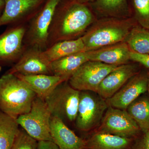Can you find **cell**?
<instances>
[{"label": "cell", "mask_w": 149, "mask_h": 149, "mask_svg": "<svg viewBox=\"0 0 149 149\" xmlns=\"http://www.w3.org/2000/svg\"><path fill=\"white\" fill-rule=\"evenodd\" d=\"M94 19L93 13L87 3L62 0L50 28L47 48L57 42L82 37Z\"/></svg>", "instance_id": "cell-1"}, {"label": "cell", "mask_w": 149, "mask_h": 149, "mask_svg": "<svg viewBox=\"0 0 149 149\" xmlns=\"http://www.w3.org/2000/svg\"><path fill=\"white\" fill-rule=\"evenodd\" d=\"M36 96L15 74L6 72L0 78V110L12 117L28 112Z\"/></svg>", "instance_id": "cell-2"}, {"label": "cell", "mask_w": 149, "mask_h": 149, "mask_svg": "<svg viewBox=\"0 0 149 149\" xmlns=\"http://www.w3.org/2000/svg\"><path fill=\"white\" fill-rule=\"evenodd\" d=\"M131 19L107 18L99 20L89 27L81 37L85 51L94 50L125 42L134 26Z\"/></svg>", "instance_id": "cell-3"}, {"label": "cell", "mask_w": 149, "mask_h": 149, "mask_svg": "<svg viewBox=\"0 0 149 149\" xmlns=\"http://www.w3.org/2000/svg\"><path fill=\"white\" fill-rule=\"evenodd\" d=\"M62 0H47L40 11L27 24L24 39L26 47L42 51L48 47L49 31L57 8Z\"/></svg>", "instance_id": "cell-4"}, {"label": "cell", "mask_w": 149, "mask_h": 149, "mask_svg": "<svg viewBox=\"0 0 149 149\" xmlns=\"http://www.w3.org/2000/svg\"><path fill=\"white\" fill-rule=\"evenodd\" d=\"M80 91L72 88L68 81L58 85L44 100L52 116L65 123L74 122L77 116Z\"/></svg>", "instance_id": "cell-5"}, {"label": "cell", "mask_w": 149, "mask_h": 149, "mask_svg": "<svg viewBox=\"0 0 149 149\" xmlns=\"http://www.w3.org/2000/svg\"><path fill=\"white\" fill-rule=\"evenodd\" d=\"M51 116L45 101L36 96L30 111L19 116L16 120L19 126L37 141H52L50 133Z\"/></svg>", "instance_id": "cell-6"}, {"label": "cell", "mask_w": 149, "mask_h": 149, "mask_svg": "<svg viewBox=\"0 0 149 149\" xmlns=\"http://www.w3.org/2000/svg\"><path fill=\"white\" fill-rule=\"evenodd\" d=\"M109 107L106 100L97 93L80 91L75 125L80 130L88 132L100 126Z\"/></svg>", "instance_id": "cell-7"}, {"label": "cell", "mask_w": 149, "mask_h": 149, "mask_svg": "<svg viewBox=\"0 0 149 149\" xmlns=\"http://www.w3.org/2000/svg\"><path fill=\"white\" fill-rule=\"evenodd\" d=\"M118 66L88 61L76 70L68 82L71 87L77 91L97 93L104 78Z\"/></svg>", "instance_id": "cell-8"}, {"label": "cell", "mask_w": 149, "mask_h": 149, "mask_svg": "<svg viewBox=\"0 0 149 149\" xmlns=\"http://www.w3.org/2000/svg\"><path fill=\"white\" fill-rule=\"evenodd\" d=\"M97 131L128 139H135L141 132L126 110L109 107Z\"/></svg>", "instance_id": "cell-9"}, {"label": "cell", "mask_w": 149, "mask_h": 149, "mask_svg": "<svg viewBox=\"0 0 149 149\" xmlns=\"http://www.w3.org/2000/svg\"><path fill=\"white\" fill-rule=\"evenodd\" d=\"M47 0H4L0 16V27L28 24L42 8Z\"/></svg>", "instance_id": "cell-10"}, {"label": "cell", "mask_w": 149, "mask_h": 149, "mask_svg": "<svg viewBox=\"0 0 149 149\" xmlns=\"http://www.w3.org/2000/svg\"><path fill=\"white\" fill-rule=\"evenodd\" d=\"M27 24L10 25L0 35V63H16L26 49L24 39Z\"/></svg>", "instance_id": "cell-11"}, {"label": "cell", "mask_w": 149, "mask_h": 149, "mask_svg": "<svg viewBox=\"0 0 149 149\" xmlns=\"http://www.w3.org/2000/svg\"><path fill=\"white\" fill-rule=\"evenodd\" d=\"M43 51L37 48L26 47L18 61L6 72L24 75H53L51 62L46 58Z\"/></svg>", "instance_id": "cell-12"}, {"label": "cell", "mask_w": 149, "mask_h": 149, "mask_svg": "<svg viewBox=\"0 0 149 149\" xmlns=\"http://www.w3.org/2000/svg\"><path fill=\"white\" fill-rule=\"evenodd\" d=\"M148 85L147 73H137L112 97L106 100L109 107L126 110L141 95L148 91Z\"/></svg>", "instance_id": "cell-13"}, {"label": "cell", "mask_w": 149, "mask_h": 149, "mask_svg": "<svg viewBox=\"0 0 149 149\" xmlns=\"http://www.w3.org/2000/svg\"><path fill=\"white\" fill-rule=\"evenodd\" d=\"M138 73L137 67L134 65H119L104 78L99 86L97 93L104 100L110 98Z\"/></svg>", "instance_id": "cell-14"}, {"label": "cell", "mask_w": 149, "mask_h": 149, "mask_svg": "<svg viewBox=\"0 0 149 149\" xmlns=\"http://www.w3.org/2000/svg\"><path fill=\"white\" fill-rule=\"evenodd\" d=\"M86 52L89 61L110 65L119 66L130 60V50L125 42Z\"/></svg>", "instance_id": "cell-15"}, {"label": "cell", "mask_w": 149, "mask_h": 149, "mask_svg": "<svg viewBox=\"0 0 149 149\" xmlns=\"http://www.w3.org/2000/svg\"><path fill=\"white\" fill-rule=\"evenodd\" d=\"M50 133L52 141L59 149H85V139L77 136L60 118L52 115Z\"/></svg>", "instance_id": "cell-16"}, {"label": "cell", "mask_w": 149, "mask_h": 149, "mask_svg": "<svg viewBox=\"0 0 149 149\" xmlns=\"http://www.w3.org/2000/svg\"><path fill=\"white\" fill-rule=\"evenodd\" d=\"M15 74L22 80L37 97L44 100L58 85L63 82L67 81L64 78L54 75Z\"/></svg>", "instance_id": "cell-17"}, {"label": "cell", "mask_w": 149, "mask_h": 149, "mask_svg": "<svg viewBox=\"0 0 149 149\" xmlns=\"http://www.w3.org/2000/svg\"><path fill=\"white\" fill-rule=\"evenodd\" d=\"M85 140V149H128L134 139L97 130Z\"/></svg>", "instance_id": "cell-18"}, {"label": "cell", "mask_w": 149, "mask_h": 149, "mask_svg": "<svg viewBox=\"0 0 149 149\" xmlns=\"http://www.w3.org/2000/svg\"><path fill=\"white\" fill-rule=\"evenodd\" d=\"M89 61L86 51L70 55L51 62L53 75L68 81L72 74L82 65Z\"/></svg>", "instance_id": "cell-19"}, {"label": "cell", "mask_w": 149, "mask_h": 149, "mask_svg": "<svg viewBox=\"0 0 149 149\" xmlns=\"http://www.w3.org/2000/svg\"><path fill=\"white\" fill-rule=\"evenodd\" d=\"M85 51L81 37L75 40H64L55 43L43 51L44 55L50 62L70 55Z\"/></svg>", "instance_id": "cell-20"}, {"label": "cell", "mask_w": 149, "mask_h": 149, "mask_svg": "<svg viewBox=\"0 0 149 149\" xmlns=\"http://www.w3.org/2000/svg\"><path fill=\"white\" fill-rule=\"evenodd\" d=\"M19 130L16 119L0 110V149H10Z\"/></svg>", "instance_id": "cell-21"}, {"label": "cell", "mask_w": 149, "mask_h": 149, "mask_svg": "<svg viewBox=\"0 0 149 149\" xmlns=\"http://www.w3.org/2000/svg\"><path fill=\"white\" fill-rule=\"evenodd\" d=\"M125 42L130 50L141 54L149 55V30L142 26H133Z\"/></svg>", "instance_id": "cell-22"}, {"label": "cell", "mask_w": 149, "mask_h": 149, "mask_svg": "<svg viewBox=\"0 0 149 149\" xmlns=\"http://www.w3.org/2000/svg\"><path fill=\"white\" fill-rule=\"evenodd\" d=\"M127 111L143 133L149 132V99L138 98L127 108Z\"/></svg>", "instance_id": "cell-23"}, {"label": "cell", "mask_w": 149, "mask_h": 149, "mask_svg": "<svg viewBox=\"0 0 149 149\" xmlns=\"http://www.w3.org/2000/svg\"><path fill=\"white\" fill-rule=\"evenodd\" d=\"M94 1L96 9L108 15H118L128 10L127 0H95Z\"/></svg>", "instance_id": "cell-24"}, {"label": "cell", "mask_w": 149, "mask_h": 149, "mask_svg": "<svg viewBox=\"0 0 149 149\" xmlns=\"http://www.w3.org/2000/svg\"><path fill=\"white\" fill-rule=\"evenodd\" d=\"M136 20L149 30V0H133Z\"/></svg>", "instance_id": "cell-25"}, {"label": "cell", "mask_w": 149, "mask_h": 149, "mask_svg": "<svg viewBox=\"0 0 149 149\" xmlns=\"http://www.w3.org/2000/svg\"><path fill=\"white\" fill-rule=\"evenodd\" d=\"M37 143L38 141L22 128L10 149H37Z\"/></svg>", "instance_id": "cell-26"}, {"label": "cell", "mask_w": 149, "mask_h": 149, "mask_svg": "<svg viewBox=\"0 0 149 149\" xmlns=\"http://www.w3.org/2000/svg\"><path fill=\"white\" fill-rule=\"evenodd\" d=\"M134 139L128 149H149V132Z\"/></svg>", "instance_id": "cell-27"}, {"label": "cell", "mask_w": 149, "mask_h": 149, "mask_svg": "<svg viewBox=\"0 0 149 149\" xmlns=\"http://www.w3.org/2000/svg\"><path fill=\"white\" fill-rule=\"evenodd\" d=\"M130 60L137 62L149 69V55L141 54L130 51Z\"/></svg>", "instance_id": "cell-28"}, {"label": "cell", "mask_w": 149, "mask_h": 149, "mask_svg": "<svg viewBox=\"0 0 149 149\" xmlns=\"http://www.w3.org/2000/svg\"><path fill=\"white\" fill-rule=\"evenodd\" d=\"M37 149H59L53 141H38Z\"/></svg>", "instance_id": "cell-29"}, {"label": "cell", "mask_w": 149, "mask_h": 149, "mask_svg": "<svg viewBox=\"0 0 149 149\" xmlns=\"http://www.w3.org/2000/svg\"><path fill=\"white\" fill-rule=\"evenodd\" d=\"M5 7L4 0H0V16L1 15Z\"/></svg>", "instance_id": "cell-30"}, {"label": "cell", "mask_w": 149, "mask_h": 149, "mask_svg": "<svg viewBox=\"0 0 149 149\" xmlns=\"http://www.w3.org/2000/svg\"><path fill=\"white\" fill-rule=\"evenodd\" d=\"M73 1L77 3L88 4V3L94 1L95 0H73Z\"/></svg>", "instance_id": "cell-31"}, {"label": "cell", "mask_w": 149, "mask_h": 149, "mask_svg": "<svg viewBox=\"0 0 149 149\" xmlns=\"http://www.w3.org/2000/svg\"><path fill=\"white\" fill-rule=\"evenodd\" d=\"M148 77V91L149 93V71L147 73Z\"/></svg>", "instance_id": "cell-32"}, {"label": "cell", "mask_w": 149, "mask_h": 149, "mask_svg": "<svg viewBox=\"0 0 149 149\" xmlns=\"http://www.w3.org/2000/svg\"><path fill=\"white\" fill-rule=\"evenodd\" d=\"M1 67L0 66V71H1Z\"/></svg>", "instance_id": "cell-33"}]
</instances>
